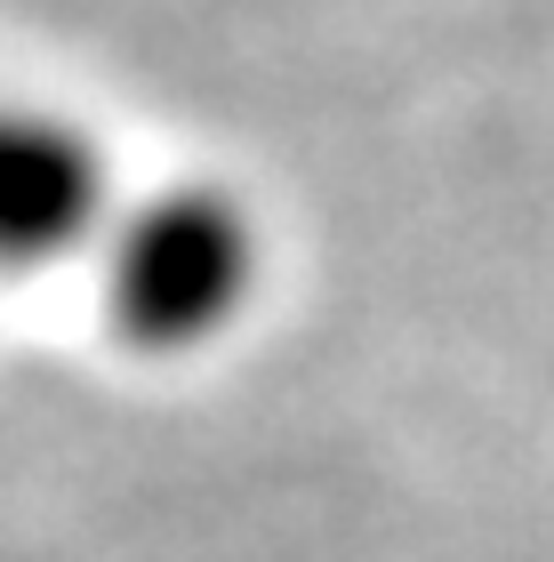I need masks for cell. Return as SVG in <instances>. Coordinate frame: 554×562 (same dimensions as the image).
<instances>
[{"label":"cell","mask_w":554,"mask_h":562,"mask_svg":"<svg viewBox=\"0 0 554 562\" xmlns=\"http://www.w3.org/2000/svg\"><path fill=\"white\" fill-rule=\"evenodd\" d=\"M105 314L145 353H193L258 290V225L217 186H169L105 225Z\"/></svg>","instance_id":"1"},{"label":"cell","mask_w":554,"mask_h":562,"mask_svg":"<svg viewBox=\"0 0 554 562\" xmlns=\"http://www.w3.org/2000/svg\"><path fill=\"white\" fill-rule=\"evenodd\" d=\"M105 234V161L72 121L0 105V273L57 266Z\"/></svg>","instance_id":"2"}]
</instances>
